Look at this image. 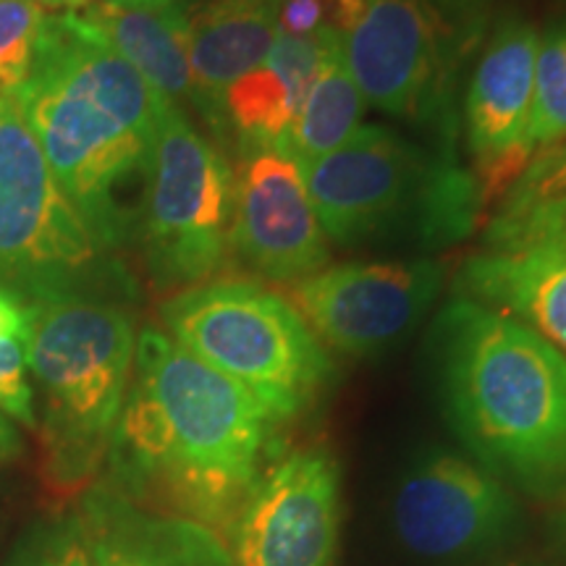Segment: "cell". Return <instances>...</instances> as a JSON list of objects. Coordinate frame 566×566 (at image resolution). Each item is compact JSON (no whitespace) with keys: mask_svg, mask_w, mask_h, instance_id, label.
Segmentation results:
<instances>
[{"mask_svg":"<svg viewBox=\"0 0 566 566\" xmlns=\"http://www.w3.org/2000/svg\"><path fill=\"white\" fill-rule=\"evenodd\" d=\"M42 566H92V558H90V551L80 546V543H69V546L55 551V554Z\"/></svg>","mask_w":566,"mask_h":566,"instance_id":"27","label":"cell"},{"mask_svg":"<svg viewBox=\"0 0 566 566\" xmlns=\"http://www.w3.org/2000/svg\"><path fill=\"white\" fill-rule=\"evenodd\" d=\"M562 195H566V139L537 150L501 202L546 200Z\"/></svg>","mask_w":566,"mask_h":566,"instance_id":"22","label":"cell"},{"mask_svg":"<svg viewBox=\"0 0 566 566\" xmlns=\"http://www.w3.org/2000/svg\"><path fill=\"white\" fill-rule=\"evenodd\" d=\"M174 342L244 386L275 420L321 399L334 363L292 302L250 279H218L163 302Z\"/></svg>","mask_w":566,"mask_h":566,"instance_id":"5","label":"cell"},{"mask_svg":"<svg viewBox=\"0 0 566 566\" xmlns=\"http://www.w3.org/2000/svg\"><path fill=\"white\" fill-rule=\"evenodd\" d=\"M174 3H179V6H181V0H174Z\"/></svg>","mask_w":566,"mask_h":566,"instance_id":"31","label":"cell"},{"mask_svg":"<svg viewBox=\"0 0 566 566\" xmlns=\"http://www.w3.org/2000/svg\"><path fill=\"white\" fill-rule=\"evenodd\" d=\"M566 139V19L541 34L527 142L533 155Z\"/></svg>","mask_w":566,"mask_h":566,"instance_id":"20","label":"cell"},{"mask_svg":"<svg viewBox=\"0 0 566 566\" xmlns=\"http://www.w3.org/2000/svg\"><path fill=\"white\" fill-rule=\"evenodd\" d=\"M92 566H171L139 543L124 537H101L90 551Z\"/></svg>","mask_w":566,"mask_h":566,"instance_id":"25","label":"cell"},{"mask_svg":"<svg viewBox=\"0 0 566 566\" xmlns=\"http://www.w3.org/2000/svg\"><path fill=\"white\" fill-rule=\"evenodd\" d=\"M451 289L525 323L566 357V195L501 202Z\"/></svg>","mask_w":566,"mask_h":566,"instance_id":"10","label":"cell"},{"mask_svg":"<svg viewBox=\"0 0 566 566\" xmlns=\"http://www.w3.org/2000/svg\"><path fill=\"white\" fill-rule=\"evenodd\" d=\"M45 19L38 0H0V97H17L30 80Z\"/></svg>","mask_w":566,"mask_h":566,"instance_id":"21","label":"cell"},{"mask_svg":"<svg viewBox=\"0 0 566 566\" xmlns=\"http://www.w3.org/2000/svg\"><path fill=\"white\" fill-rule=\"evenodd\" d=\"M30 334V313H27V304L21 300L0 292V342L6 338H27Z\"/></svg>","mask_w":566,"mask_h":566,"instance_id":"26","label":"cell"},{"mask_svg":"<svg viewBox=\"0 0 566 566\" xmlns=\"http://www.w3.org/2000/svg\"><path fill=\"white\" fill-rule=\"evenodd\" d=\"M446 417L480 464L533 493L566 485V357L504 313L454 296L430 331Z\"/></svg>","mask_w":566,"mask_h":566,"instance_id":"3","label":"cell"},{"mask_svg":"<svg viewBox=\"0 0 566 566\" xmlns=\"http://www.w3.org/2000/svg\"><path fill=\"white\" fill-rule=\"evenodd\" d=\"M17 103L97 250L129 239L126 189L147 171L166 101L80 13H48Z\"/></svg>","mask_w":566,"mask_h":566,"instance_id":"1","label":"cell"},{"mask_svg":"<svg viewBox=\"0 0 566 566\" xmlns=\"http://www.w3.org/2000/svg\"><path fill=\"white\" fill-rule=\"evenodd\" d=\"M80 17L171 105H192L189 17L168 0L97 3Z\"/></svg>","mask_w":566,"mask_h":566,"instance_id":"18","label":"cell"},{"mask_svg":"<svg viewBox=\"0 0 566 566\" xmlns=\"http://www.w3.org/2000/svg\"><path fill=\"white\" fill-rule=\"evenodd\" d=\"M281 34H313L325 24V0H279L273 6Z\"/></svg>","mask_w":566,"mask_h":566,"instance_id":"24","label":"cell"},{"mask_svg":"<svg viewBox=\"0 0 566 566\" xmlns=\"http://www.w3.org/2000/svg\"><path fill=\"white\" fill-rule=\"evenodd\" d=\"M436 260L346 263L294 283L300 315L325 346L346 357H378L412 334L443 289Z\"/></svg>","mask_w":566,"mask_h":566,"instance_id":"11","label":"cell"},{"mask_svg":"<svg viewBox=\"0 0 566 566\" xmlns=\"http://www.w3.org/2000/svg\"><path fill=\"white\" fill-rule=\"evenodd\" d=\"M493 0H367L344 63L378 111L457 145V90L485 45Z\"/></svg>","mask_w":566,"mask_h":566,"instance_id":"6","label":"cell"},{"mask_svg":"<svg viewBox=\"0 0 566 566\" xmlns=\"http://www.w3.org/2000/svg\"><path fill=\"white\" fill-rule=\"evenodd\" d=\"M342 53L344 38L331 27L313 34L279 32L263 66L233 82L223 95V126H231L239 147L286 145L307 92Z\"/></svg>","mask_w":566,"mask_h":566,"instance_id":"16","label":"cell"},{"mask_svg":"<svg viewBox=\"0 0 566 566\" xmlns=\"http://www.w3.org/2000/svg\"><path fill=\"white\" fill-rule=\"evenodd\" d=\"M302 174L325 239L338 247L436 252L470 237L485 210L457 145H424L375 124Z\"/></svg>","mask_w":566,"mask_h":566,"instance_id":"4","label":"cell"},{"mask_svg":"<svg viewBox=\"0 0 566 566\" xmlns=\"http://www.w3.org/2000/svg\"><path fill=\"white\" fill-rule=\"evenodd\" d=\"M97 244L42 155L17 97H0V292H80Z\"/></svg>","mask_w":566,"mask_h":566,"instance_id":"9","label":"cell"},{"mask_svg":"<svg viewBox=\"0 0 566 566\" xmlns=\"http://www.w3.org/2000/svg\"><path fill=\"white\" fill-rule=\"evenodd\" d=\"M27 313V365L45 388L55 436L87 459L122 417L137 349L132 315L82 289L34 300Z\"/></svg>","mask_w":566,"mask_h":566,"instance_id":"7","label":"cell"},{"mask_svg":"<svg viewBox=\"0 0 566 566\" xmlns=\"http://www.w3.org/2000/svg\"><path fill=\"white\" fill-rule=\"evenodd\" d=\"M0 409L34 428V399L27 380V338L0 342Z\"/></svg>","mask_w":566,"mask_h":566,"instance_id":"23","label":"cell"},{"mask_svg":"<svg viewBox=\"0 0 566 566\" xmlns=\"http://www.w3.org/2000/svg\"><path fill=\"white\" fill-rule=\"evenodd\" d=\"M233 171L179 105H166L155 137L142 242L160 289L197 286L223 265L231 247Z\"/></svg>","mask_w":566,"mask_h":566,"instance_id":"8","label":"cell"},{"mask_svg":"<svg viewBox=\"0 0 566 566\" xmlns=\"http://www.w3.org/2000/svg\"><path fill=\"white\" fill-rule=\"evenodd\" d=\"M363 111L365 97L352 80L342 53L323 69L313 90L307 92L283 150L300 163V168L310 166L352 139V134L359 129Z\"/></svg>","mask_w":566,"mask_h":566,"instance_id":"19","label":"cell"},{"mask_svg":"<svg viewBox=\"0 0 566 566\" xmlns=\"http://www.w3.org/2000/svg\"><path fill=\"white\" fill-rule=\"evenodd\" d=\"M45 9H59L63 13H82L92 9V6L105 3V0H38Z\"/></svg>","mask_w":566,"mask_h":566,"instance_id":"29","label":"cell"},{"mask_svg":"<svg viewBox=\"0 0 566 566\" xmlns=\"http://www.w3.org/2000/svg\"><path fill=\"white\" fill-rule=\"evenodd\" d=\"M394 522L415 554L470 556L504 541L516 522V504L488 467L454 451H433L399 485Z\"/></svg>","mask_w":566,"mask_h":566,"instance_id":"15","label":"cell"},{"mask_svg":"<svg viewBox=\"0 0 566 566\" xmlns=\"http://www.w3.org/2000/svg\"><path fill=\"white\" fill-rule=\"evenodd\" d=\"M17 451H19L17 430L11 428L9 420H3V417H0V462H6V459L17 454Z\"/></svg>","mask_w":566,"mask_h":566,"instance_id":"28","label":"cell"},{"mask_svg":"<svg viewBox=\"0 0 566 566\" xmlns=\"http://www.w3.org/2000/svg\"><path fill=\"white\" fill-rule=\"evenodd\" d=\"M239 155L231 223V247L239 258L279 283H300L328 268V239L300 163L283 147H239Z\"/></svg>","mask_w":566,"mask_h":566,"instance_id":"14","label":"cell"},{"mask_svg":"<svg viewBox=\"0 0 566 566\" xmlns=\"http://www.w3.org/2000/svg\"><path fill=\"white\" fill-rule=\"evenodd\" d=\"M263 3L268 6V9H273V6H275V3H279V0H263Z\"/></svg>","mask_w":566,"mask_h":566,"instance_id":"30","label":"cell"},{"mask_svg":"<svg viewBox=\"0 0 566 566\" xmlns=\"http://www.w3.org/2000/svg\"><path fill=\"white\" fill-rule=\"evenodd\" d=\"M541 34L520 13L495 21L464 97V137L483 205L509 192L527 168Z\"/></svg>","mask_w":566,"mask_h":566,"instance_id":"12","label":"cell"},{"mask_svg":"<svg viewBox=\"0 0 566 566\" xmlns=\"http://www.w3.org/2000/svg\"><path fill=\"white\" fill-rule=\"evenodd\" d=\"M189 17L192 108L223 132V95L233 82L260 69L279 27L263 0H210Z\"/></svg>","mask_w":566,"mask_h":566,"instance_id":"17","label":"cell"},{"mask_svg":"<svg viewBox=\"0 0 566 566\" xmlns=\"http://www.w3.org/2000/svg\"><path fill=\"white\" fill-rule=\"evenodd\" d=\"M338 485V464L323 446L271 467L237 514L239 566H334Z\"/></svg>","mask_w":566,"mask_h":566,"instance_id":"13","label":"cell"},{"mask_svg":"<svg viewBox=\"0 0 566 566\" xmlns=\"http://www.w3.org/2000/svg\"><path fill=\"white\" fill-rule=\"evenodd\" d=\"M275 417L158 328L134 349V386L116 422L126 467L205 520L239 514L258 483Z\"/></svg>","mask_w":566,"mask_h":566,"instance_id":"2","label":"cell"}]
</instances>
